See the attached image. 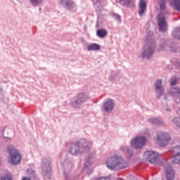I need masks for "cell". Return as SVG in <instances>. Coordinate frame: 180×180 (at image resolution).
<instances>
[{
    "instance_id": "6da1fadb",
    "label": "cell",
    "mask_w": 180,
    "mask_h": 180,
    "mask_svg": "<svg viewBox=\"0 0 180 180\" xmlns=\"http://www.w3.org/2000/svg\"><path fill=\"white\" fill-rule=\"evenodd\" d=\"M91 144L88 140L81 139L71 145L69 152L74 155L81 154L86 153L90 149Z\"/></svg>"
},
{
    "instance_id": "7a4b0ae2",
    "label": "cell",
    "mask_w": 180,
    "mask_h": 180,
    "mask_svg": "<svg viewBox=\"0 0 180 180\" xmlns=\"http://www.w3.org/2000/svg\"><path fill=\"white\" fill-rule=\"evenodd\" d=\"M106 164L109 169L114 171H119L129 166L128 163L117 155L109 158L107 160Z\"/></svg>"
},
{
    "instance_id": "3957f363",
    "label": "cell",
    "mask_w": 180,
    "mask_h": 180,
    "mask_svg": "<svg viewBox=\"0 0 180 180\" xmlns=\"http://www.w3.org/2000/svg\"><path fill=\"white\" fill-rule=\"evenodd\" d=\"M7 151L9 153V162L12 165H18L21 161V155L19 151L12 146L7 147Z\"/></svg>"
},
{
    "instance_id": "277c9868",
    "label": "cell",
    "mask_w": 180,
    "mask_h": 180,
    "mask_svg": "<svg viewBox=\"0 0 180 180\" xmlns=\"http://www.w3.org/2000/svg\"><path fill=\"white\" fill-rule=\"evenodd\" d=\"M155 42L151 38L146 40V44L142 52V57L144 58H149L154 53Z\"/></svg>"
},
{
    "instance_id": "5b68a950",
    "label": "cell",
    "mask_w": 180,
    "mask_h": 180,
    "mask_svg": "<svg viewBox=\"0 0 180 180\" xmlns=\"http://www.w3.org/2000/svg\"><path fill=\"white\" fill-rule=\"evenodd\" d=\"M41 170L43 175L47 179L51 178L52 175L51 164L49 159L44 158L42 160L41 163Z\"/></svg>"
},
{
    "instance_id": "8992f818",
    "label": "cell",
    "mask_w": 180,
    "mask_h": 180,
    "mask_svg": "<svg viewBox=\"0 0 180 180\" xmlns=\"http://www.w3.org/2000/svg\"><path fill=\"white\" fill-rule=\"evenodd\" d=\"M144 158L153 164H159L161 163L160 155L155 151H148L144 154Z\"/></svg>"
},
{
    "instance_id": "52a82bcc",
    "label": "cell",
    "mask_w": 180,
    "mask_h": 180,
    "mask_svg": "<svg viewBox=\"0 0 180 180\" xmlns=\"http://www.w3.org/2000/svg\"><path fill=\"white\" fill-rule=\"evenodd\" d=\"M171 139V135L166 132H160L156 135V142L158 146L161 147L167 146Z\"/></svg>"
},
{
    "instance_id": "ba28073f",
    "label": "cell",
    "mask_w": 180,
    "mask_h": 180,
    "mask_svg": "<svg viewBox=\"0 0 180 180\" xmlns=\"http://www.w3.org/2000/svg\"><path fill=\"white\" fill-rule=\"evenodd\" d=\"M146 143V138L143 136H139L133 138L131 141V146L136 149H140L143 147Z\"/></svg>"
},
{
    "instance_id": "9c48e42d",
    "label": "cell",
    "mask_w": 180,
    "mask_h": 180,
    "mask_svg": "<svg viewBox=\"0 0 180 180\" xmlns=\"http://www.w3.org/2000/svg\"><path fill=\"white\" fill-rule=\"evenodd\" d=\"M157 20L159 30L162 32H165L167 31L168 26L164 15L162 13L158 14Z\"/></svg>"
},
{
    "instance_id": "30bf717a",
    "label": "cell",
    "mask_w": 180,
    "mask_h": 180,
    "mask_svg": "<svg viewBox=\"0 0 180 180\" xmlns=\"http://www.w3.org/2000/svg\"><path fill=\"white\" fill-rule=\"evenodd\" d=\"M87 100V97L84 94H80L74 98L72 101V104L74 106H79Z\"/></svg>"
},
{
    "instance_id": "8fae6325",
    "label": "cell",
    "mask_w": 180,
    "mask_h": 180,
    "mask_svg": "<svg viewBox=\"0 0 180 180\" xmlns=\"http://www.w3.org/2000/svg\"><path fill=\"white\" fill-rule=\"evenodd\" d=\"M114 106L115 104L114 101L110 98H108L105 101L103 104V110L106 113H111L114 109Z\"/></svg>"
},
{
    "instance_id": "7c38bea8",
    "label": "cell",
    "mask_w": 180,
    "mask_h": 180,
    "mask_svg": "<svg viewBox=\"0 0 180 180\" xmlns=\"http://www.w3.org/2000/svg\"><path fill=\"white\" fill-rule=\"evenodd\" d=\"M61 5L68 11H73L76 9V6L72 0H60Z\"/></svg>"
},
{
    "instance_id": "4fadbf2b",
    "label": "cell",
    "mask_w": 180,
    "mask_h": 180,
    "mask_svg": "<svg viewBox=\"0 0 180 180\" xmlns=\"http://www.w3.org/2000/svg\"><path fill=\"white\" fill-rule=\"evenodd\" d=\"M165 172H166V178L167 180H173L174 179V171L173 167L170 164H167L166 166Z\"/></svg>"
},
{
    "instance_id": "5bb4252c",
    "label": "cell",
    "mask_w": 180,
    "mask_h": 180,
    "mask_svg": "<svg viewBox=\"0 0 180 180\" xmlns=\"http://www.w3.org/2000/svg\"><path fill=\"white\" fill-rule=\"evenodd\" d=\"M155 88L158 98L162 96L164 92V87L162 84V80H158L155 83Z\"/></svg>"
},
{
    "instance_id": "9a60e30c",
    "label": "cell",
    "mask_w": 180,
    "mask_h": 180,
    "mask_svg": "<svg viewBox=\"0 0 180 180\" xmlns=\"http://www.w3.org/2000/svg\"><path fill=\"white\" fill-rule=\"evenodd\" d=\"M147 4L144 0H140V3H139V14L140 16H143L145 13L146 10Z\"/></svg>"
},
{
    "instance_id": "2e32d148",
    "label": "cell",
    "mask_w": 180,
    "mask_h": 180,
    "mask_svg": "<svg viewBox=\"0 0 180 180\" xmlns=\"http://www.w3.org/2000/svg\"><path fill=\"white\" fill-rule=\"evenodd\" d=\"M170 3L174 9L180 12V0H170Z\"/></svg>"
},
{
    "instance_id": "e0dca14e",
    "label": "cell",
    "mask_w": 180,
    "mask_h": 180,
    "mask_svg": "<svg viewBox=\"0 0 180 180\" xmlns=\"http://www.w3.org/2000/svg\"><path fill=\"white\" fill-rule=\"evenodd\" d=\"M172 35L175 38L180 40V27L175 28L172 32Z\"/></svg>"
},
{
    "instance_id": "ac0fdd59",
    "label": "cell",
    "mask_w": 180,
    "mask_h": 180,
    "mask_svg": "<svg viewBox=\"0 0 180 180\" xmlns=\"http://www.w3.org/2000/svg\"><path fill=\"white\" fill-rule=\"evenodd\" d=\"M107 34V31L104 29H99L97 31V36L100 38H104L106 36Z\"/></svg>"
},
{
    "instance_id": "d6986e66",
    "label": "cell",
    "mask_w": 180,
    "mask_h": 180,
    "mask_svg": "<svg viewBox=\"0 0 180 180\" xmlns=\"http://www.w3.org/2000/svg\"><path fill=\"white\" fill-rule=\"evenodd\" d=\"M100 46L99 44L96 43L92 44L88 46L87 49L89 51H97L100 49Z\"/></svg>"
},
{
    "instance_id": "ffe728a7",
    "label": "cell",
    "mask_w": 180,
    "mask_h": 180,
    "mask_svg": "<svg viewBox=\"0 0 180 180\" xmlns=\"http://www.w3.org/2000/svg\"><path fill=\"white\" fill-rule=\"evenodd\" d=\"M118 1L121 5L127 7L130 6L132 4V0H118Z\"/></svg>"
},
{
    "instance_id": "44dd1931",
    "label": "cell",
    "mask_w": 180,
    "mask_h": 180,
    "mask_svg": "<svg viewBox=\"0 0 180 180\" xmlns=\"http://www.w3.org/2000/svg\"><path fill=\"white\" fill-rule=\"evenodd\" d=\"M150 121L153 124H156V125H158V126L162 125V124H163V122H162V121L160 120V119H158V118H152V119H150Z\"/></svg>"
},
{
    "instance_id": "7402d4cb",
    "label": "cell",
    "mask_w": 180,
    "mask_h": 180,
    "mask_svg": "<svg viewBox=\"0 0 180 180\" xmlns=\"http://www.w3.org/2000/svg\"><path fill=\"white\" fill-rule=\"evenodd\" d=\"M172 93L175 96L180 97V89L179 88H174L172 90Z\"/></svg>"
},
{
    "instance_id": "603a6c76",
    "label": "cell",
    "mask_w": 180,
    "mask_h": 180,
    "mask_svg": "<svg viewBox=\"0 0 180 180\" xmlns=\"http://www.w3.org/2000/svg\"><path fill=\"white\" fill-rule=\"evenodd\" d=\"M33 6H38L42 3L43 0H30Z\"/></svg>"
},
{
    "instance_id": "cb8c5ba5",
    "label": "cell",
    "mask_w": 180,
    "mask_h": 180,
    "mask_svg": "<svg viewBox=\"0 0 180 180\" xmlns=\"http://www.w3.org/2000/svg\"><path fill=\"white\" fill-rule=\"evenodd\" d=\"M173 163H180V153L176 155L173 158L172 160Z\"/></svg>"
},
{
    "instance_id": "d4e9b609",
    "label": "cell",
    "mask_w": 180,
    "mask_h": 180,
    "mask_svg": "<svg viewBox=\"0 0 180 180\" xmlns=\"http://www.w3.org/2000/svg\"><path fill=\"white\" fill-rule=\"evenodd\" d=\"M173 122L180 129V117H177L174 118Z\"/></svg>"
},
{
    "instance_id": "484cf974",
    "label": "cell",
    "mask_w": 180,
    "mask_h": 180,
    "mask_svg": "<svg viewBox=\"0 0 180 180\" xmlns=\"http://www.w3.org/2000/svg\"><path fill=\"white\" fill-rule=\"evenodd\" d=\"M166 0H161L160 2V6L161 9H164L166 7Z\"/></svg>"
},
{
    "instance_id": "4316f807",
    "label": "cell",
    "mask_w": 180,
    "mask_h": 180,
    "mask_svg": "<svg viewBox=\"0 0 180 180\" xmlns=\"http://www.w3.org/2000/svg\"><path fill=\"white\" fill-rule=\"evenodd\" d=\"M1 180H12V178L11 175L7 174L2 177Z\"/></svg>"
},
{
    "instance_id": "83f0119b",
    "label": "cell",
    "mask_w": 180,
    "mask_h": 180,
    "mask_svg": "<svg viewBox=\"0 0 180 180\" xmlns=\"http://www.w3.org/2000/svg\"><path fill=\"white\" fill-rule=\"evenodd\" d=\"M97 180H111V178L109 177H103Z\"/></svg>"
},
{
    "instance_id": "f1b7e54d",
    "label": "cell",
    "mask_w": 180,
    "mask_h": 180,
    "mask_svg": "<svg viewBox=\"0 0 180 180\" xmlns=\"http://www.w3.org/2000/svg\"><path fill=\"white\" fill-rule=\"evenodd\" d=\"M22 180H31L29 178H28V177H23V178H22Z\"/></svg>"
}]
</instances>
